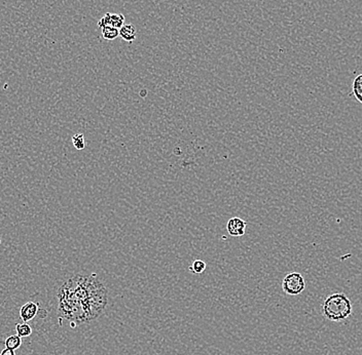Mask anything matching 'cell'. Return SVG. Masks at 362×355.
Returning a JSON list of instances; mask_svg holds the SVG:
<instances>
[{"mask_svg":"<svg viewBox=\"0 0 362 355\" xmlns=\"http://www.w3.org/2000/svg\"><path fill=\"white\" fill-rule=\"evenodd\" d=\"M108 304V290L96 274H75L57 293V314L74 328L101 316Z\"/></svg>","mask_w":362,"mask_h":355,"instance_id":"cell-1","label":"cell"},{"mask_svg":"<svg viewBox=\"0 0 362 355\" xmlns=\"http://www.w3.org/2000/svg\"><path fill=\"white\" fill-rule=\"evenodd\" d=\"M353 312L351 300L344 293L329 295L322 304V314L330 321L339 322L347 319Z\"/></svg>","mask_w":362,"mask_h":355,"instance_id":"cell-2","label":"cell"},{"mask_svg":"<svg viewBox=\"0 0 362 355\" xmlns=\"http://www.w3.org/2000/svg\"><path fill=\"white\" fill-rule=\"evenodd\" d=\"M306 288V281L301 273L291 272L283 278L282 289L286 295L297 296L302 294Z\"/></svg>","mask_w":362,"mask_h":355,"instance_id":"cell-3","label":"cell"},{"mask_svg":"<svg viewBox=\"0 0 362 355\" xmlns=\"http://www.w3.org/2000/svg\"><path fill=\"white\" fill-rule=\"evenodd\" d=\"M227 230L233 237L243 236L246 232V222L238 217L231 218L227 224Z\"/></svg>","mask_w":362,"mask_h":355,"instance_id":"cell-4","label":"cell"},{"mask_svg":"<svg viewBox=\"0 0 362 355\" xmlns=\"http://www.w3.org/2000/svg\"><path fill=\"white\" fill-rule=\"evenodd\" d=\"M124 17L121 13H112L107 12L104 17L98 22V27L101 29L106 26L114 27L117 29H121L124 24Z\"/></svg>","mask_w":362,"mask_h":355,"instance_id":"cell-5","label":"cell"},{"mask_svg":"<svg viewBox=\"0 0 362 355\" xmlns=\"http://www.w3.org/2000/svg\"><path fill=\"white\" fill-rule=\"evenodd\" d=\"M39 312V304L33 301L25 303L20 309V318L23 322L33 320Z\"/></svg>","mask_w":362,"mask_h":355,"instance_id":"cell-6","label":"cell"},{"mask_svg":"<svg viewBox=\"0 0 362 355\" xmlns=\"http://www.w3.org/2000/svg\"><path fill=\"white\" fill-rule=\"evenodd\" d=\"M119 35L124 41L133 42L137 37V29H136V27L134 25H131V24L123 25L119 30Z\"/></svg>","mask_w":362,"mask_h":355,"instance_id":"cell-7","label":"cell"},{"mask_svg":"<svg viewBox=\"0 0 362 355\" xmlns=\"http://www.w3.org/2000/svg\"><path fill=\"white\" fill-rule=\"evenodd\" d=\"M353 94L356 98V100L362 104V74L356 76L353 82Z\"/></svg>","mask_w":362,"mask_h":355,"instance_id":"cell-8","label":"cell"},{"mask_svg":"<svg viewBox=\"0 0 362 355\" xmlns=\"http://www.w3.org/2000/svg\"><path fill=\"white\" fill-rule=\"evenodd\" d=\"M4 345L6 348H9L11 350H17L22 345V338L20 336H18L17 334L9 336L8 338L5 339Z\"/></svg>","mask_w":362,"mask_h":355,"instance_id":"cell-9","label":"cell"},{"mask_svg":"<svg viewBox=\"0 0 362 355\" xmlns=\"http://www.w3.org/2000/svg\"><path fill=\"white\" fill-rule=\"evenodd\" d=\"M15 332L21 338H26L32 335V328L27 322H22V324L15 325Z\"/></svg>","mask_w":362,"mask_h":355,"instance_id":"cell-10","label":"cell"},{"mask_svg":"<svg viewBox=\"0 0 362 355\" xmlns=\"http://www.w3.org/2000/svg\"><path fill=\"white\" fill-rule=\"evenodd\" d=\"M102 31V37L106 40H115L119 36V29L106 26L101 28Z\"/></svg>","mask_w":362,"mask_h":355,"instance_id":"cell-11","label":"cell"},{"mask_svg":"<svg viewBox=\"0 0 362 355\" xmlns=\"http://www.w3.org/2000/svg\"><path fill=\"white\" fill-rule=\"evenodd\" d=\"M72 144L76 150H84L86 148V140L84 134H75L72 137Z\"/></svg>","mask_w":362,"mask_h":355,"instance_id":"cell-12","label":"cell"},{"mask_svg":"<svg viewBox=\"0 0 362 355\" xmlns=\"http://www.w3.org/2000/svg\"><path fill=\"white\" fill-rule=\"evenodd\" d=\"M206 267H207V265L203 260H196L193 263V265L190 267V270L193 271L196 274H201V273H203L204 271H205Z\"/></svg>","mask_w":362,"mask_h":355,"instance_id":"cell-13","label":"cell"},{"mask_svg":"<svg viewBox=\"0 0 362 355\" xmlns=\"http://www.w3.org/2000/svg\"><path fill=\"white\" fill-rule=\"evenodd\" d=\"M0 355H17L14 352V350H11L9 348H4L1 352H0Z\"/></svg>","mask_w":362,"mask_h":355,"instance_id":"cell-14","label":"cell"}]
</instances>
